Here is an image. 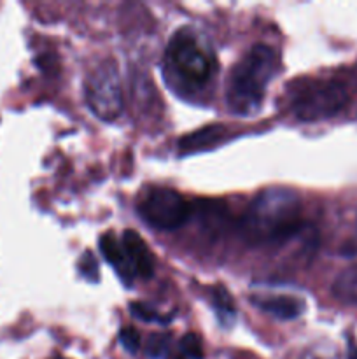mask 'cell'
<instances>
[{
	"label": "cell",
	"instance_id": "277c9868",
	"mask_svg": "<svg viewBox=\"0 0 357 359\" xmlns=\"http://www.w3.org/2000/svg\"><path fill=\"white\" fill-rule=\"evenodd\" d=\"M88 107L102 121H115L122 112V88L118 63L105 58L84 81Z\"/></svg>",
	"mask_w": 357,
	"mask_h": 359
},
{
	"label": "cell",
	"instance_id": "6da1fadb",
	"mask_svg": "<svg viewBox=\"0 0 357 359\" xmlns=\"http://www.w3.org/2000/svg\"><path fill=\"white\" fill-rule=\"evenodd\" d=\"M301 198L287 186H270L252 198L238 221L241 238L251 245L287 242L303 228Z\"/></svg>",
	"mask_w": 357,
	"mask_h": 359
},
{
	"label": "cell",
	"instance_id": "9c48e42d",
	"mask_svg": "<svg viewBox=\"0 0 357 359\" xmlns=\"http://www.w3.org/2000/svg\"><path fill=\"white\" fill-rule=\"evenodd\" d=\"M252 304L259 309V311L266 312V314L273 316L282 321H293V319L300 318L304 311V304L300 298L286 297H265V298H252Z\"/></svg>",
	"mask_w": 357,
	"mask_h": 359
},
{
	"label": "cell",
	"instance_id": "8992f818",
	"mask_svg": "<svg viewBox=\"0 0 357 359\" xmlns=\"http://www.w3.org/2000/svg\"><path fill=\"white\" fill-rule=\"evenodd\" d=\"M136 212L149 226L170 231L188 223L191 217V205L175 189L153 186L140 196Z\"/></svg>",
	"mask_w": 357,
	"mask_h": 359
},
{
	"label": "cell",
	"instance_id": "5bb4252c",
	"mask_svg": "<svg viewBox=\"0 0 357 359\" xmlns=\"http://www.w3.org/2000/svg\"><path fill=\"white\" fill-rule=\"evenodd\" d=\"M170 339L167 335H150L146 342V356L150 359H161L167 356Z\"/></svg>",
	"mask_w": 357,
	"mask_h": 359
},
{
	"label": "cell",
	"instance_id": "9a60e30c",
	"mask_svg": "<svg viewBox=\"0 0 357 359\" xmlns=\"http://www.w3.org/2000/svg\"><path fill=\"white\" fill-rule=\"evenodd\" d=\"M119 344L122 346V349L130 354H136L140 349V335L135 328L128 326V328H122L119 332Z\"/></svg>",
	"mask_w": 357,
	"mask_h": 359
},
{
	"label": "cell",
	"instance_id": "d6986e66",
	"mask_svg": "<svg viewBox=\"0 0 357 359\" xmlns=\"http://www.w3.org/2000/svg\"><path fill=\"white\" fill-rule=\"evenodd\" d=\"M170 359H182V358H170Z\"/></svg>",
	"mask_w": 357,
	"mask_h": 359
},
{
	"label": "cell",
	"instance_id": "4fadbf2b",
	"mask_svg": "<svg viewBox=\"0 0 357 359\" xmlns=\"http://www.w3.org/2000/svg\"><path fill=\"white\" fill-rule=\"evenodd\" d=\"M181 353L188 359H203L205 353H203V344L196 333H186L181 339Z\"/></svg>",
	"mask_w": 357,
	"mask_h": 359
},
{
	"label": "cell",
	"instance_id": "5b68a950",
	"mask_svg": "<svg viewBox=\"0 0 357 359\" xmlns=\"http://www.w3.org/2000/svg\"><path fill=\"white\" fill-rule=\"evenodd\" d=\"M349 104L345 86L336 81H310L303 84L290 102V111L300 121L312 123L340 114Z\"/></svg>",
	"mask_w": 357,
	"mask_h": 359
},
{
	"label": "cell",
	"instance_id": "e0dca14e",
	"mask_svg": "<svg viewBox=\"0 0 357 359\" xmlns=\"http://www.w3.org/2000/svg\"><path fill=\"white\" fill-rule=\"evenodd\" d=\"M342 256H346V258H354V256H357V230L356 233H354V237L342 248Z\"/></svg>",
	"mask_w": 357,
	"mask_h": 359
},
{
	"label": "cell",
	"instance_id": "3957f363",
	"mask_svg": "<svg viewBox=\"0 0 357 359\" xmlns=\"http://www.w3.org/2000/svg\"><path fill=\"white\" fill-rule=\"evenodd\" d=\"M167 63L182 84L202 88L216 72V56L198 41L189 28H181L172 35L167 48Z\"/></svg>",
	"mask_w": 357,
	"mask_h": 359
},
{
	"label": "cell",
	"instance_id": "7a4b0ae2",
	"mask_svg": "<svg viewBox=\"0 0 357 359\" xmlns=\"http://www.w3.org/2000/svg\"><path fill=\"white\" fill-rule=\"evenodd\" d=\"M276 72V53L266 44H254L231 69L226 104L237 116H251L261 109L266 88Z\"/></svg>",
	"mask_w": 357,
	"mask_h": 359
},
{
	"label": "cell",
	"instance_id": "7c38bea8",
	"mask_svg": "<svg viewBox=\"0 0 357 359\" xmlns=\"http://www.w3.org/2000/svg\"><path fill=\"white\" fill-rule=\"evenodd\" d=\"M130 314L144 323H158V325H168L172 319V316L158 314L153 307H149L147 304H142V302H132L130 304Z\"/></svg>",
	"mask_w": 357,
	"mask_h": 359
},
{
	"label": "cell",
	"instance_id": "8fae6325",
	"mask_svg": "<svg viewBox=\"0 0 357 359\" xmlns=\"http://www.w3.org/2000/svg\"><path fill=\"white\" fill-rule=\"evenodd\" d=\"M212 305L217 318H219L220 325L227 326L234 321V318H237V311H234L233 300H231L230 294H227V291L224 290V287H216V290H214Z\"/></svg>",
	"mask_w": 357,
	"mask_h": 359
},
{
	"label": "cell",
	"instance_id": "2e32d148",
	"mask_svg": "<svg viewBox=\"0 0 357 359\" xmlns=\"http://www.w3.org/2000/svg\"><path fill=\"white\" fill-rule=\"evenodd\" d=\"M79 272L83 273L88 280H91V283H98V263L91 251H86L83 255V258H80Z\"/></svg>",
	"mask_w": 357,
	"mask_h": 359
},
{
	"label": "cell",
	"instance_id": "ffe728a7",
	"mask_svg": "<svg viewBox=\"0 0 357 359\" xmlns=\"http://www.w3.org/2000/svg\"><path fill=\"white\" fill-rule=\"evenodd\" d=\"M56 359H63V358H56Z\"/></svg>",
	"mask_w": 357,
	"mask_h": 359
},
{
	"label": "cell",
	"instance_id": "52a82bcc",
	"mask_svg": "<svg viewBox=\"0 0 357 359\" xmlns=\"http://www.w3.org/2000/svg\"><path fill=\"white\" fill-rule=\"evenodd\" d=\"M121 244L133 270H135V276H140L142 279H150L154 276V258L144 238L136 231L126 230L122 233Z\"/></svg>",
	"mask_w": 357,
	"mask_h": 359
},
{
	"label": "cell",
	"instance_id": "ba28073f",
	"mask_svg": "<svg viewBox=\"0 0 357 359\" xmlns=\"http://www.w3.org/2000/svg\"><path fill=\"white\" fill-rule=\"evenodd\" d=\"M100 252L105 258V262L114 269L119 279L125 283V286H132V280L135 277V270H133L132 263H130L128 256H126L125 249H122L121 242L112 233H104L100 237Z\"/></svg>",
	"mask_w": 357,
	"mask_h": 359
},
{
	"label": "cell",
	"instance_id": "30bf717a",
	"mask_svg": "<svg viewBox=\"0 0 357 359\" xmlns=\"http://www.w3.org/2000/svg\"><path fill=\"white\" fill-rule=\"evenodd\" d=\"M226 135V130L223 125H210L205 128L196 130L195 133H189L184 139H181V151L182 153H195V151L206 149V147H212L214 144L219 142Z\"/></svg>",
	"mask_w": 357,
	"mask_h": 359
},
{
	"label": "cell",
	"instance_id": "ac0fdd59",
	"mask_svg": "<svg viewBox=\"0 0 357 359\" xmlns=\"http://www.w3.org/2000/svg\"><path fill=\"white\" fill-rule=\"evenodd\" d=\"M350 359H357V349H356V351H354V353H352V354H350Z\"/></svg>",
	"mask_w": 357,
	"mask_h": 359
}]
</instances>
